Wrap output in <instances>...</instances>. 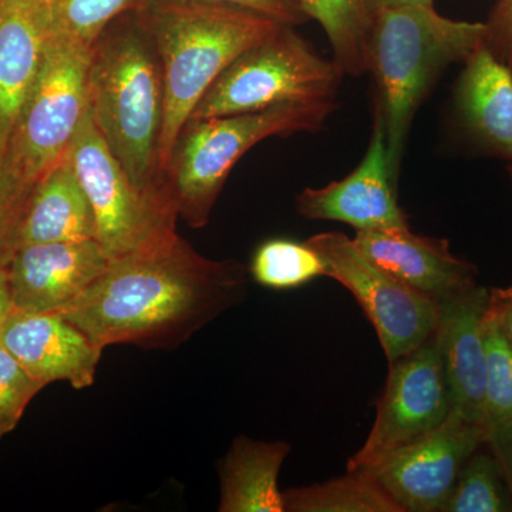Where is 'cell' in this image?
<instances>
[{
	"label": "cell",
	"instance_id": "obj_8",
	"mask_svg": "<svg viewBox=\"0 0 512 512\" xmlns=\"http://www.w3.org/2000/svg\"><path fill=\"white\" fill-rule=\"evenodd\" d=\"M90 47L50 35L6 154L30 181L66 157L89 100Z\"/></svg>",
	"mask_w": 512,
	"mask_h": 512
},
{
	"label": "cell",
	"instance_id": "obj_9",
	"mask_svg": "<svg viewBox=\"0 0 512 512\" xmlns=\"http://www.w3.org/2000/svg\"><path fill=\"white\" fill-rule=\"evenodd\" d=\"M306 244L323 259L329 278L345 286L362 306L389 363L419 348L433 335L439 302L373 264L353 239L340 232H323Z\"/></svg>",
	"mask_w": 512,
	"mask_h": 512
},
{
	"label": "cell",
	"instance_id": "obj_15",
	"mask_svg": "<svg viewBox=\"0 0 512 512\" xmlns=\"http://www.w3.org/2000/svg\"><path fill=\"white\" fill-rule=\"evenodd\" d=\"M488 295L490 289L471 284L444 296L434 330L454 412L484 429Z\"/></svg>",
	"mask_w": 512,
	"mask_h": 512
},
{
	"label": "cell",
	"instance_id": "obj_24",
	"mask_svg": "<svg viewBox=\"0 0 512 512\" xmlns=\"http://www.w3.org/2000/svg\"><path fill=\"white\" fill-rule=\"evenodd\" d=\"M480 448L461 468L440 512L512 511V495L497 460L491 451H480Z\"/></svg>",
	"mask_w": 512,
	"mask_h": 512
},
{
	"label": "cell",
	"instance_id": "obj_20",
	"mask_svg": "<svg viewBox=\"0 0 512 512\" xmlns=\"http://www.w3.org/2000/svg\"><path fill=\"white\" fill-rule=\"evenodd\" d=\"M291 447L239 436L221 464L220 512H285L278 477Z\"/></svg>",
	"mask_w": 512,
	"mask_h": 512
},
{
	"label": "cell",
	"instance_id": "obj_2",
	"mask_svg": "<svg viewBox=\"0 0 512 512\" xmlns=\"http://www.w3.org/2000/svg\"><path fill=\"white\" fill-rule=\"evenodd\" d=\"M87 100L94 124L130 180L141 191L171 198L160 165L163 66L137 12L113 20L90 46Z\"/></svg>",
	"mask_w": 512,
	"mask_h": 512
},
{
	"label": "cell",
	"instance_id": "obj_18",
	"mask_svg": "<svg viewBox=\"0 0 512 512\" xmlns=\"http://www.w3.org/2000/svg\"><path fill=\"white\" fill-rule=\"evenodd\" d=\"M454 110L476 146L512 163V67L495 59L484 43L458 77Z\"/></svg>",
	"mask_w": 512,
	"mask_h": 512
},
{
	"label": "cell",
	"instance_id": "obj_10",
	"mask_svg": "<svg viewBox=\"0 0 512 512\" xmlns=\"http://www.w3.org/2000/svg\"><path fill=\"white\" fill-rule=\"evenodd\" d=\"M372 430L348 471L370 473L386 458L437 429L453 410L436 335L389 363Z\"/></svg>",
	"mask_w": 512,
	"mask_h": 512
},
{
	"label": "cell",
	"instance_id": "obj_26",
	"mask_svg": "<svg viewBox=\"0 0 512 512\" xmlns=\"http://www.w3.org/2000/svg\"><path fill=\"white\" fill-rule=\"evenodd\" d=\"M485 357L484 426L488 436L493 427L512 419V348L488 312Z\"/></svg>",
	"mask_w": 512,
	"mask_h": 512
},
{
	"label": "cell",
	"instance_id": "obj_1",
	"mask_svg": "<svg viewBox=\"0 0 512 512\" xmlns=\"http://www.w3.org/2000/svg\"><path fill=\"white\" fill-rule=\"evenodd\" d=\"M247 269L212 261L180 235L109 261L63 316L99 348L131 343L164 348L241 302Z\"/></svg>",
	"mask_w": 512,
	"mask_h": 512
},
{
	"label": "cell",
	"instance_id": "obj_4",
	"mask_svg": "<svg viewBox=\"0 0 512 512\" xmlns=\"http://www.w3.org/2000/svg\"><path fill=\"white\" fill-rule=\"evenodd\" d=\"M484 23L439 15L434 6L383 9L367 36L369 72L376 83V116L393 174L399 177L407 136L417 110L451 64L466 63L484 42Z\"/></svg>",
	"mask_w": 512,
	"mask_h": 512
},
{
	"label": "cell",
	"instance_id": "obj_13",
	"mask_svg": "<svg viewBox=\"0 0 512 512\" xmlns=\"http://www.w3.org/2000/svg\"><path fill=\"white\" fill-rule=\"evenodd\" d=\"M107 264L109 259L96 239L23 245L6 266L10 311L62 312Z\"/></svg>",
	"mask_w": 512,
	"mask_h": 512
},
{
	"label": "cell",
	"instance_id": "obj_19",
	"mask_svg": "<svg viewBox=\"0 0 512 512\" xmlns=\"http://www.w3.org/2000/svg\"><path fill=\"white\" fill-rule=\"evenodd\" d=\"M96 239V220L72 161L63 158L37 181L30 194L20 247Z\"/></svg>",
	"mask_w": 512,
	"mask_h": 512
},
{
	"label": "cell",
	"instance_id": "obj_30",
	"mask_svg": "<svg viewBox=\"0 0 512 512\" xmlns=\"http://www.w3.org/2000/svg\"><path fill=\"white\" fill-rule=\"evenodd\" d=\"M197 2L225 3L241 6L276 19L288 26H299L311 20L302 0H197Z\"/></svg>",
	"mask_w": 512,
	"mask_h": 512
},
{
	"label": "cell",
	"instance_id": "obj_5",
	"mask_svg": "<svg viewBox=\"0 0 512 512\" xmlns=\"http://www.w3.org/2000/svg\"><path fill=\"white\" fill-rule=\"evenodd\" d=\"M335 109V100L308 101L188 120L165 168L178 217L191 228L205 227L232 168L245 153L268 137L318 131Z\"/></svg>",
	"mask_w": 512,
	"mask_h": 512
},
{
	"label": "cell",
	"instance_id": "obj_12",
	"mask_svg": "<svg viewBox=\"0 0 512 512\" xmlns=\"http://www.w3.org/2000/svg\"><path fill=\"white\" fill-rule=\"evenodd\" d=\"M397 181L387 157L382 120L375 116L362 163L343 180L323 188H305L296 197V210L308 220L343 222L356 231L409 228L397 200Z\"/></svg>",
	"mask_w": 512,
	"mask_h": 512
},
{
	"label": "cell",
	"instance_id": "obj_21",
	"mask_svg": "<svg viewBox=\"0 0 512 512\" xmlns=\"http://www.w3.org/2000/svg\"><path fill=\"white\" fill-rule=\"evenodd\" d=\"M289 512H403L375 478L348 471L326 483L285 491Z\"/></svg>",
	"mask_w": 512,
	"mask_h": 512
},
{
	"label": "cell",
	"instance_id": "obj_17",
	"mask_svg": "<svg viewBox=\"0 0 512 512\" xmlns=\"http://www.w3.org/2000/svg\"><path fill=\"white\" fill-rule=\"evenodd\" d=\"M49 36L43 0H0V157L42 66Z\"/></svg>",
	"mask_w": 512,
	"mask_h": 512
},
{
	"label": "cell",
	"instance_id": "obj_34",
	"mask_svg": "<svg viewBox=\"0 0 512 512\" xmlns=\"http://www.w3.org/2000/svg\"><path fill=\"white\" fill-rule=\"evenodd\" d=\"M10 309H12V305H10L8 274H6V269H0V328L8 318Z\"/></svg>",
	"mask_w": 512,
	"mask_h": 512
},
{
	"label": "cell",
	"instance_id": "obj_16",
	"mask_svg": "<svg viewBox=\"0 0 512 512\" xmlns=\"http://www.w3.org/2000/svg\"><path fill=\"white\" fill-rule=\"evenodd\" d=\"M353 242L373 264L437 302L476 284V266L451 254L446 239L420 237L409 227L357 231Z\"/></svg>",
	"mask_w": 512,
	"mask_h": 512
},
{
	"label": "cell",
	"instance_id": "obj_35",
	"mask_svg": "<svg viewBox=\"0 0 512 512\" xmlns=\"http://www.w3.org/2000/svg\"><path fill=\"white\" fill-rule=\"evenodd\" d=\"M508 173H510L511 178H512V165H510V167H508Z\"/></svg>",
	"mask_w": 512,
	"mask_h": 512
},
{
	"label": "cell",
	"instance_id": "obj_22",
	"mask_svg": "<svg viewBox=\"0 0 512 512\" xmlns=\"http://www.w3.org/2000/svg\"><path fill=\"white\" fill-rule=\"evenodd\" d=\"M311 19L325 29L333 49V60L343 74L369 72L367 36L372 16L365 0H302Z\"/></svg>",
	"mask_w": 512,
	"mask_h": 512
},
{
	"label": "cell",
	"instance_id": "obj_3",
	"mask_svg": "<svg viewBox=\"0 0 512 512\" xmlns=\"http://www.w3.org/2000/svg\"><path fill=\"white\" fill-rule=\"evenodd\" d=\"M163 66L165 107L160 165L165 168L178 134L221 73L249 47L284 23L241 6L197 0H148L136 10Z\"/></svg>",
	"mask_w": 512,
	"mask_h": 512
},
{
	"label": "cell",
	"instance_id": "obj_23",
	"mask_svg": "<svg viewBox=\"0 0 512 512\" xmlns=\"http://www.w3.org/2000/svg\"><path fill=\"white\" fill-rule=\"evenodd\" d=\"M249 274L265 288L286 291L328 276L325 262L306 242L271 239L252 256Z\"/></svg>",
	"mask_w": 512,
	"mask_h": 512
},
{
	"label": "cell",
	"instance_id": "obj_27",
	"mask_svg": "<svg viewBox=\"0 0 512 512\" xmlns=\"http://www.w3.org/2000/svg\"><path fill=\"white\" fill-rule=\"evenodd\" d=\"M36 183L23 175L8 154L0 157V269H6L20 248V228Z\"/></svg>",
	"mask_w": 512,
	"mask_h": 512
},
{
	"label": "cell",
	"instance_id": "obj_33",
	"mask_svg": "<svg viewBox=\"0 0 512 512\" xmlns=\"http://www.w3.org/2000/svg\"><path fill=\"white\" fill-rule=\"evenodd\" d=\"M434 0H365L370 16L383 9L400 8V6L426 5L433 6Z\"/></svg>",
	"mask_w": 512,
	"mask_h": 512
},
{
	"label": "cell",
	"instance_id": "obj_25",
	"mask_svg": "<svg viewBox=\"0 0 512 512\" xmlns=\"http://www.w3.org/2000/svg\"><path fill=\"white\" fill-rule=\"evenodd\" d=\"M148 0H43L50 35L90 47L113 20L143 8Z\"/></svg>",
	"mask_w": 512,
	"mask_h": 512
},
{
	"label": "cell",
	"instance_id": "obj_14",
	"mask_svg": "<svg viewBox=\"0 0 512 512\" xmlns=\"http://www.w3.org/2000/svg\"><path fill=\"white\" fill-rule=\"evenodd\" d=\"M0 345L42 384L92 386L103 349L59 312L10 311L0 328Z\"/></svg>",
	"mask_w": 512,
	"mask_h": 512
},
{
	"label": "cell",
	"instance_id": "obj_29",
	"mask_svg": "<svg viewBox=\"0 0 512 512\" xmlns=\"http://www.w3.org/2000/svg\"><path fill=\"white\" fill-rule=\"evenodd\" d=\"M484 26V46L495 59L512 67V0H497Z\"/></svg>",
	"mask_w": 512,
	"mask_h": 512
},
{
	"label": "cell",
	"instance_id": "obj_7",
	"mask_svg": "<svg viewBox=\"0 0 512 512\" xmlns=\"http://www.w3.org/2000/svg\"><path fill=\"white\" fill-rule=\"evenodd\" d=\"M67 157L96 220V241L109 261L173 237L178 214L170 197L141 191L94 124L87 107Z\"/></svg>",
	"mask_w": 512,
	"mask_h": 512
},
{
	"label": "cell",
	"instance_id": "obj_31",
	"mask_svg": "<svg viewBox=\"0 0 512 512\" xmlns=\"http://www.w3.org/2000/svg\"><path fill=\"white\" fill-rule=\"evenodd\" d=\"M485 444L497 460L503 473L505 484L512 495V419L498 424L488 431Z\"/></svg>",
	"mask_w": 512,
	"mask_h": 512
},
{
	"label": "cell",
	"instance_id": "obj_6",
	"mask_svg": "<svg viewBox=\"0 0 512 512\" xmlns=\"http://www.w3.org/2000/svg\"><path fill=\"white\" fill-rule=\"evenodd\" d=\"M342 70L293 26L249 47L215 80L190 119L234 116L286 103L335 100Z\"/></svg>",
	"mask_w": 512,
	"mask_h": 512
},
{
	"label": "cell",
	"instance_id": "obj_32",
	"mask_svg": "<svg viewBox=\"0 0 512 512\" xmlns=\"http://www.w3.org/2000/svg\"><path fill=\"white\" fill-rule=\"evenodd\" d=\"M487 312L493 316L498 328L512 348V286L511 288L490 289Z\"/></svg>",
	"mask_w": 512,
	"mask_h": 512
},
{
	"label": "cell",
	"instance_id": "obj_11",
	"mask_svg": "<svg viewBox=\"0 0 512 512\" xmlns=\"http://www.w3.org/2000/svg\"><path fill=\"white\" fill-rule=\"evenodd\" d=\"M487 430L454 410L437 429L400 448L370 471L403 512H437L471 454L484 446Z\"/></svg>",
	"mask_w": 512,
	"mask_h": 512
},
{
	"label": "cell",
	"instance_id": "obj_28",
	"mask_svg": "<svg viewBox=\"0 0 512 512\" xmlns=\"http://www.w3.org/2000/svg\"><path fill=\"white\" fill-rule=\"evenodd\" d=\"M45 384L37 382L0 345V440L16 429L29 403Z\"/></svg>",
	"mask_w": 512,
	"mask_h": 512
}]
</instances>
